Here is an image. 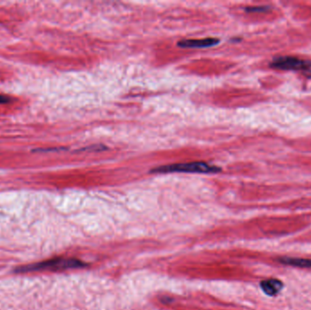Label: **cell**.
Segmentation results:
<instances>
[{
  "instance_id": "cell-2",
  "label": "cell",
  "mask_w": 311,
  "mask_h": 310,
  "mask_svg": "<svg viewBox=\"0 0 311 310\" xmlns=\"http://www.w3.org/2000/svg\"><path fill=\"white\" fill-rule=\"evenodd\" d=\"M220 168L217 166L209 165L206 162H190L182 164H173L158 166L151 170L154 173H171V172H186V173H217Z\"/></svg>"
},
{
  "instance_id": "cell-6",
  "label": "cell",
  "mask_w": 311,
  "mask_h": 310,
  "mask_svg": "<svg viewBox=\"0 0 311 310\" xmlns=\"http://www.w3.org/2000/svg\"><path fill=\"white\" fill-rule=\"evenodd\" d=\"M278 261L282 264L291 267L301 268H311V259H298V258H281Z\"/></svg>"
},
{
  "instance_id": "cell-5",
  "label": "cell",
  "mask_w": 311,
  "mask_h": 310,
  "mask_svg": "<svg viewBox=\"0 0 311 310\" xmlns=\"http://www.w3.org/2000/svg\"><path fill=\"white\" fill-rule=\"evenodd\" d=\"M260 288L266 295L269 297H274L279 293L283 289V283L281 281L275 278L265 279L260 283Z\"/></svg>"
},
{
  "instance_id": "cell-3",
  "label": "cell",
  "mask_w": 311,
  "mask_h": 310,
  "mask_svg": "<svg viewBox=\"0 0 311 310\" xmlns=\"http://www.w3.org/2000/svg\"><path fill=\"white\" fill-rule=\"evenodd\" d=\"M270 67L281 70L307 71L311 68V62L294 57H281L273 60Z\"/></svg>"
},
{
  "instance_id": "cell-4",
  "label": "cell",
  "mask_w": 311,
  "mask_h": 310,
  "mask_svg": "<svg viewBox=\"0 0 311 310\" xmlns=\"http://www.w3.org/2000/svg\"><path fill=\"white\" fill-rule=\"evenodd\" d=\"M219 40L214 38H208V39H184L178 42V45L181 47H193V48H199V47H209L217 45Z\"/></svg>"
},
{
  "instance_id": "cell-1",
  "label": "cell",
  "mask_w": 311,
  "mask_h": 310,
  "mask_svg": "<svg viewBox=\"0 0 311 310\" xmlns=\"http://www.w3.org/2000/svg\"><path fill=\"white\" fill-rule=\"evenodd\" d=\"M83 267H86L85 264L78 259L58 258L44 262L19 267L16 269V272L26 273V272L40 271V270H65L71 268H80Z\"/></svg>"
},
{
  "instance_id": "cell-8",
  "label": "cell",
  "mask_w": 311,
  "mask_h": 310,
  "mask_svg": "<svg viewBox=\"0 0 311 310\" xmlns=\"http://www.w3.org/2000/svg\"><path fill=\"white\" fill-rule=\"evenodd\" d=\"M10 102V98L4 95H0V104H7Z\"/></svg>"
},
{
  "instance_id": "cell-7",
  "label": "cell",
  "mask_w": 311,
  "mask_h": 310,
  "mask_svg": "<svg viewBox=\"0 0 311 310\" xmlns=\"http://www.w3.org/2000/svg\"><path fill=\"white\" fill-rule=\"evenodd\" d=\"M267 9V7H254L247 9L248 12H257V11H264Z\"/></svg>"
}]
</instances>
